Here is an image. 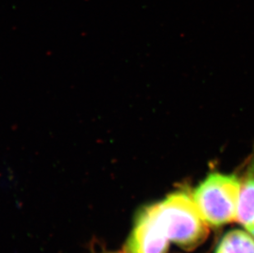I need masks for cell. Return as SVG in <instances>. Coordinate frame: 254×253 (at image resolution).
Returning <instances> with one entry per match:
<instances>
[{"instance_id": "cell-1", "label": "cell", "mask_w": 254, "mask_h": 253, "mask_svg": "<svg viewBox=\"0 0 254 253\" xmlns=\"http://www.w3.org/2000/svg\"><path fill=\"white\" fill-rule=\"evenodd\" d=\"M151 207L169 240L180 248L192 250L208 236V225L198 212L192 194L176 191Z\"/></svg>"}, {"instance_id": "cell-5", "label": "cell", "mask_w": 254, "mask_h": 253, "mask_svg": "<svg viewBox=\"0 0 254 253\" xmlns=\"http://www.w3.org/2000/svg\"><path fill=\"white\" fill-rule=\"evenodd\" d=\"M216 253H254V238L243 230H232L222 238Z\"/></svg>"}, {"instance_id": "cell-3", "label": "cell", "mask_w": 254, "mask_h": 253, "mask_svg": "<svg viewBox=\"0 0 254 253\" xmlns=\"http://www.w3.org/2000/svg\"><path fill=\"white\" fill-rule=\"evenodd\" d=\"M168 237L154 214L151 205L137 213L125 244L126 253H167Z\"/></svg>"}, {"instance_id": "cell-2", "label": "cell", "mask_w": 254, "mask_h": 253, "mask_svg": "<svg viewBox=\"0 0 254 253\" xmlns=\"http://www.w3.org/2000/svg\"><path fill=\"white\" fill-rule=\"evenodd\" d=\"M240 180L235 175L212 173L192 193L198 212L205 222L220 227L237 220Z\"/></svg>"}, {"instance_id": "cell-6", "label": "cell", "mask_w": 254, "mask_h": 253, "mask_svg": "<svg viewBox=\"0 0 254 253\" xmlns=\"http://www.w3.org/2000/svg\"></svg>"}, {"instance_id": "cell-4", "label": "cell", "mask_w": 254, "mask_h": 253, "mask_svg": "<svg viewBox=\"0 0 254 253\" xmlns=\"http://www.w3.org/2000/svg\"><path fill=\"white\" fill-rule=\"evenodd\" d=\"M237 220L254 238V151L244 179L240 181Z\"/></svg>"}]
</instances>
